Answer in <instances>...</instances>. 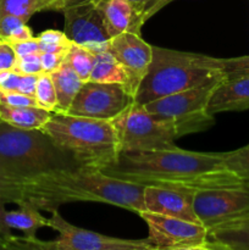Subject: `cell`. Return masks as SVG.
Wrapping results in <instances>:
<instances>
[{
	"label": "cell",
	"instance_id": "cell-1",
	"mask_svg": "<svg viewBox=\"0 0 249 250\" xmlns=\"http://www.w3.org/2000/svg\"><path fill=\"white\" fill-rule=\"evenodd\" d=\"M103 172L141 186L208 189L247 186L224 160V153H199L183 149L122 151Z\"/></svg>",
	"mask_w": 249,
	"mask_h": 250
},
{
	"label": "cell",
	"instance_id": "cell-2",
	"mask_svg": "<svg viewBox=\"0 0 249 250\" xmlns=\"http://www.w3.org/2000/svg\"><path fill=\"white\" fill-rule=\"evenodd\" d=\"M144 186L127 182L100 170L80 167L44 175L24 187L16 205L29 203L43 211H54L67 203L93 202L133 211H145Z\"/></svg>",
	"mask_w": 249,
	"mask_h": 250
},
{
	"label": "cell",
	"instance_id": "cell-3",
	"mask_svg": "<svg viewBox=\"0 0 249 250\" xmlns=\"http://www.w3.org/2000/svg\"><path fill=\"white\" fill-rule=\"evenodd\" d=\"M83 167L43 129H23L0 120V200L16 204L22 189L49 173Z\"/></svg>",
	"mask_w": 249,
	"mask_h": 250
},
{
	"label": "cell",
	"instance_id": "cell-4",
	"mask_svg": "<svg viewBox=\"0 0 249 250\" xmlns=\"http://www.w3.org/2000/svg\"><path fill=\"white\" fill-rule=\"evenodd\" d=\"M224 80L217 58L153 45V59L134 103L145 105L166 95Z\"/></svg>",
	"mask_w": 249,
	"mask_h": 250
},
{
	"label": "cell",
	"instance_id": "cell-5",
	"mask_svg": "<svg viewBox=\"0 0 249 250\" xmlns=\"http://www.w3.org/2000/svg\"><path fill=\"white\" fill-rule=\"evenodd\" d=\"M43 131L83 167L102 171L116 163L121 153L119 134L111 120L53 112Z\"/></svg>",
	"mask_w": 249,
	"mask_h": 250
},
{
	"label": "cell",
	"instance_id": "cell-6",
	"mask_svg": "<svg viewBox=\"0 0 249 250\" xmlns=\"http://www.w3.org/2000/svg\"><path fill=\"white\" fill-rule=\"evenodd\" d=\"M49 227L59 232L53 241L15 236L9 250H153L146 239H124L81 229L66 221L59 210L50 212Z\"/></svg>",
	"mask_w": 249,
	"mask_h": 250
},
{
	"label": "cell",
	"instance_id": "cell-7",
	"mask_svg": "<svg viewBox=\"0 0 249 250\" xmlns=\"http://www.w3.org/2000/svg\"><path fill=\"white\" fill-rule=\"evenodd\" d=\"M220 83V82H219ZM219 83L199 85L166 95L144 105L151 115L171 127L176 138L197 133L214 125V115L208 112V103Z\"/></svg>",
	"mask_w": 249,
	"mask_h": 250
},
{
	"label": "cell",
	"instance_id": "cell-8",
	"mask_svg": "<svg viewBox=\"0 0 249 250\" xmlns=\"http://www.w3.org/2000/svg\"><path fill=\"white\" fill-rule=\"evenodd\" d=\"M111 121L119 134L121 153L172 149L176 146L173 142L177 138L171 127L151 115L144 105L132 103Z\"/></svg>",
	"mask_w": 249,
	"mask_h": 250
},
{
	"label": "cell",
	"instance_id": "cell-9",
	"mask_svg": "<svg viewBox=\"0 0 249 250\" xmlns=\"http://www.w3.org/2000/svg\"><path fill=\"white\" fill-rule=\"evenodd\" d=\"M139 216L148 226L145 239L153 250H207V229L203 225L150 211Z\"/></svg>",
	"mask_w": 249,
	"mask_h": 250
},
{
	"label": "cell",
	"instance_id": "cell-10",
	"mask_svg": "<svg viewBox=\"0 0 249 250\" xmlns=\"http://www.w3.org/2000/svg\"><path fill=\"white\" fill-rule=\"evenodd\" d=\"M134 103L126 88L117 83L87 81L66 114L98 120H114Z\"/></svg>",
	"mask_w": 249,
	"mask_h": 250
},
{
	"label": "cell",
	"instance_id": "cell-11",
	"mask_svg": "<svg viewBox=\"0 0 249 250\" xmlns=\"http://www.w3.org/2000/svg\"><path fill=\"white\" fill-rule=\"evenodd\" d=\"M193 208L198 220L205 229L249 214V187H219L198 189Z\"/></svg>",
	"mask_w": 249,
	"mask_h": 250
},
{
	"label": "cell",
	"instance_id": "cell-12",
	"mask_svg": "<svg viewBox=\"0 0 249 250\" xmlns=\"http://www.w3.org/2000/svg\"><path fill=\"white\" fill-rule=\"evenodd\" d=\"M65 17V34L72 43L94 54L107 50L109 36L97 0H71L61 11Z\"/></svg>",
	"mask_w": 249,
	"mask_h": 250
},
{
	"label": "cell",
	"instance_id": "cell-13",
	"mask_svg": "<svg viewBox=\"0 0 249 250\" xmlns=\"http://www.w3.org/2000/svg\"><path fill=\"white\" fill-rule=\"evenodd\" d=\"M107 50L117 59L126 72L124 88L134 99L141 82L145 77L153 59V45L146 43L141 34L124 32L109 39Z\"/></svg>",
	"mask_w": 249,
	"mask_h": 250
},
{
	"label": "cell",
	"instance_id": "cell-14",
	"mask_svg": "<svg viewBox=\"0 0 249 250\" xmlns=\"http://www.w3.org/2000/svg\"><path fill=\"white\" fill-rule=\"evenodd\" d=\"M194 193L195 190L187 188L144 186L143 199L145 211L200 224L193 208Z\"/></svg>",
	"mask_w": 249,
	"mask_h": 250
},
{
	"label": "cell",
	"instance_id": "cell-15",
	"mask_svg": "<svg viewBox=\"0 0 249 250\" xmlns=\"http://www.w3.org/2000/svg\"><path fill=\"white\" fill-rule=\"evenodd\" d=\"M17 207L15 210H7L6 203L0 200V236L4 239L6 250L15 238L12 231L22 232L26 238H36L38 229L49 227L48 219L33 204L23 203Z\"/></svg>",
	"mask_w": 249,
	"mask_h": 250
},
{
	"label": "cell",
	"instance_id": "cell-16",
	"mask_svg": "<svg viewBox=\"0 0 249 250\" xmlns=\"http://www.w3.org/2000/svg\"><path fill=\"white\" fill-rule=\"evenodd\" d=\"M207 250H249V214L207 229Z\"/></svg>",
	"mask_w": 249,
	"mask_h": 250
},
{
	"label": "cell",
	"instance_id": "cell-17",
	"mask_svg": "<svg viewBox=\"0 0 249 250\" xmlns=\"http://www.w3.org/2000/svg\"><path fill=\"white\" fill-rule=\"evenodd\" d=\"M249 109V77L224 80L215 87L208 112L216 115L225 111H243Z\"/></svg>",
	"mask_w": 249,
	"mask_h": 250
},
{
	"label": "cell",
	"instance_id": "cell-18",
	"mask_svg": "<svg viewBox=\"0 0 249 250\" xmlns=\"http://www.w3.org/2000/svg\"><path fill=\"white\" fill-rule=\"evenodd\" d=\"M102 10L103 21L109 38L124 32L141 34L137 27L136 12L128 0H97Z\"/></svg>",
	"mask_w": 249,
	"mask_h": 250
},
{
	"label": "cell",
	"instance_id": "cell-19",
	"mask_svg": "<svg viewBox=\"0 0 249 250\" xmlns=\"http://www.w3.org/2000/svg\"><path fill=\"white\" fill-rule=\"evenodd\" d=\"M49 73L58 98V112H67L78 90L84 82L81 80L80 76L76 73L67 61H63L56 70Z\"/></svg>",
	"mask_w": 249,
	"mask_h": 250
},
{
	"label": "cell",
	"instance_id": "cell-20",
	"mask_svg": "<svg viewBox=\"0 0 249 250\" xmlns=\"http://www.w3.org/2000/svg\"><path fill=\"white\" fill-rule=\"evenodd\" d=\"M53 112L39 106H10L0 103V120L23 129H43Z\"/></svg>",
	"mask_w": 249,
	"mask_h": 250
},
{
	"label": "cell",
	"instance_id": "cell-21",
	"mask_svg": "<svg viewBox=\"0 0 249 250\" xmlns=\"http://www.w3.org/2000/svg\"><path fill=\"white\" fill-rule=\"evenodd\" d=\"M88 81L100 83H117L124 87L127 81L126 72L117 59L109 50L95 54V63Z\"/></svg>",
	"mask_w": 249,
	"mask_h": 250
},
{
	"label": "cell",
	"instance_id": "cell-22",
	"mask_svg": "<svg viewBox=\"0 0 249 250\" xmlns=\"http://www.w3.org/2000/svg\"><path fill=\"white\" fill-rule=\"evenodd\" d=\"M41 11L60 12V5L56 0H0V15H14L28 22Z\"/></svg>",
	"mask_w": 249,
	"mask_h": 250
},
{
	"label": "cell",
	"instance_id": "cell-23",
	"mask_svg": "<svg viewBox=\"0 0 249 250\" xmlns=\"http://www.w3.org/2000/svg\"><path fill=\"white\" fill-rule=\"evenodd\" d=\"M65 61L70 63L83 82H87L95 63V54L84 46L72 43L66 54Z\"/></svg>",
	"mask_w": 249,
	"mask_h": 250
},
{
	"label": "cell",
	"instance_id": "cell-24",
	"mask_svg": "<svg viewBox=\"0 0 249 250\" xmlns=\"http://www.w3.org/2000/svg\"><path fill=\"white\" fill-rule=\"evenodd\" d=\"M34 98L39 107L50 112H58V98H56L55 87L51 81L50 73L42 72L39 75Z\"/></svg>",
	"mask_w": 249,
	"mask_h": 250
},
{
	"label": "cell",
	"instance_id": "cell-25",
	"mask_svg": "<svg viewBox=\"0 0 249 250\" xmlns=\"http://www.w3.org/2000/svg\"><path fill=\"white\" fill-rule=\"evenodd\" d=\"M224 160L227 167L249 187V144L237 150L224 153Z\"/></svg>",
	"mask_w": 249,
	"mask_h": 250
},
{
	"label": "cell",
	"instance_id": "cell-26",
	"mask_svg": "<svg viewBox=\"0 0 249 250\" xmlns=\"http://www.w3.org/2000/svg\"><path fill=\"white\" fill-rule=\"evenodd\" d=\"M41 53H60L68 51L72 42L67 38L65 32L56 29H46L37 36Z\"/></svg>",
	"mask_w": 249,
	"mask_h": 250
},
{
	"label": "cell",
	"instance_id": "cell-27",
	"mask_svg": "<svg viewBox=\"0 0 249 250\" xmlns=\"http://www.w3.org/2000/svg\"><path fill=\"white\" fill-rule=\"evenodd\" d=\"M217 60L225 80L249 77V55L229 59L217 58Z\"/></svg>",
	"mask_w": 249,
	"mask_h": 250
},
{
	"label": "cell",
	"instance_id": "cell-28",
	"mask_svg": "<svg viewBox=\"0 0 249 250\" xmlns=\"http://www.w3.org/2000/svg\"><path fill=\"white\" fill-rule=\"evenodd\" d=\"M14 70L21 75H41L42 72H44L43 67H42L41 53H34L31 55L17 58V62Z\"/></svg>",
	"mask_w": 249,
	"mask_h": 250
},
{
	"label": "cell",
	"instance_id": "cell-29",
	"mask_svg": "<svg viewBox=\"0 0 249 250\" xmlns=\"http://www.w3.org/2000/svg\"><path fill=\"white\" fill-rule=\"evenodd\" d=\"M136 12L137 27L142 29V26L154 16V9L160 0H128Z\"/></svg>",
	"mask_w": 249,
	"mask_h": 250
},
{
	"label": "cell",
	"instance_id": "cell-30",
	"mask_svg": "<svg viewBox=\"0 0 249 250\" xmlns=\"http://www.w3.org/2000/svg\"><path fill=\"white\" fill-rule=\"evenodd\" d=\"M0 103L10 106H38L36 98L28 97L19 92L0 90Z\"/></svg>",
	"mask_w": 249,
	"mask_h": 250
},
{
	"label": "cell",
	"instance_id": "cell-31",
	"mask_svg": "<svg viewBox=\"0 0 249 250\" xmlns=\"http://www.w3.org/2000/svg\"><path fill=\"white\" fill-rule=\"evenodd\" d=\"M22 75L15 70H0V90L19 92Z\"/></svg>",
	"mask_w": 249,
	"mask_h": 250
},
{
	"label": "cell",
	"instance_id": "cell-32",
	"mask_svg": "<svg viewBox=\"0 0 249 250\" xmlns=\"http://www.w3.org/2000/svg\"><path fill=\"white\" fill-rule=\"evenodd\" d=\"M17 62V55L11 44L0 41V70H14Z\"/></svg>",
	"mask_w": 249,
	"mask_h": 250
},
{
	"label": "cell",
	"instance_id": "cell-33",
	"mask_svg": "<svg viewBox=\"0 0 249 250\" xmlns=\"http://www.w3.org/2000/svg\"><path fill=\"white\" fill-rule=\"evenodd\" d=\"M7 43H9V42H7ZM10 44H11V46L14 48L17 58L31 55V54H34V53H41V49H39V42L37 37H33V38L31 39H27V41L12 42V43Z\"/></svg>",
	"mask_w": 249,
	"mask_h": 250
},
{
	"label": "cell",
	"instance_id": "cell-34",
	"mask_svg": "<svg viewBox=\"0 0 249 250\" xmlns=\"http://www.w3.org/2000/svg\"><path fill=\"white\" fill-rule=\"evenodd\" d=\"M67 51H60V53H41L42 67L44 72H51L56 70L61 63L65 61Z\"/></svg>",
	"mask_w": 249,
	"mask_h": 250
},
{
	"label": "cell",
	"instance_id": "cell-35",
	"mask_svg": "<svg viewBox=\"0 0 249 250\" xmlns=\"http://www.w3.org/2000/svg\"><path fill=\"white\" fill-rule=\"evenodd\" d=\"M38 77L39 75H22L19 93H22V94L34 98V95H36V88L37 82H38Z\"/></svg>",
	"mask_w": 249,
	"mask_h": 250
},
{
	"label": "cell",
	"instance_id": "cell-36",
	"mask_svg": "<svg viewBox=\"0 0 249 250\" xmlns=\"http://www.w3.org/2000/svg\"><path fill=\"white\" fill-rule=\"evenodd\" d=\"M172 1H175V0H160V1H159V4L156 5L155 9H154V15L158 14V12L160 11L161 9H164V7H165L166 5H168V4H170V2H172Z\"/></svg>",
	"mask_w": 249,
	"mask_h": 250
},
{
	"label": "cell",
	"instance_id": "cell-37",
	"mask_svg": "<svg viewBox=\"0 0 249 250\" xmlns=\"http://www.w3.org/2000/svg\"><path fill=\"white\" fill-rule=\"evenodd\" d=\"M56 1H58L59 5H60V12H61L63 7H65V5L67 4L68 1H71V0H56Z\"/></svg>",
	"mask_w": 249,
	"mask_h": 250
},
{
	"label": "cell",
	"instance_id": "cell-38",
	"mask_svg": "<svg viewBox=\"0 0 249 250\" xmlns=\"http://www.w3.org/2000/svg\"><path fill=\"white\" fill-rule=\"evenodd\" d=\"M1 249H5V242L4 239H2V237L0 236V250Z\"/></svg>",
	"mask_w": 249,
	"mask_h": 250
}]
</instances>
